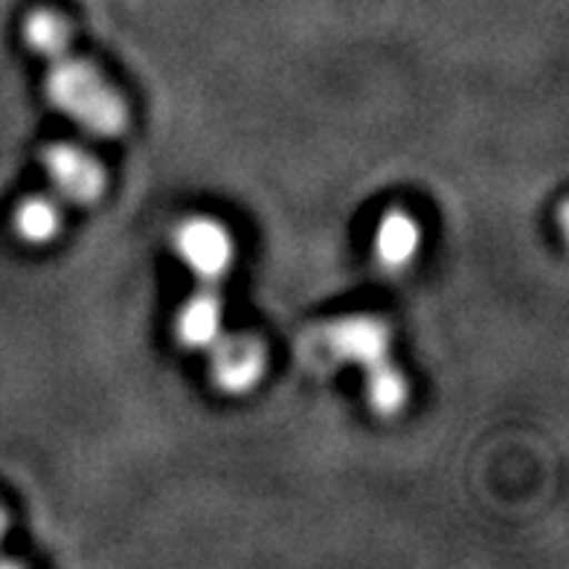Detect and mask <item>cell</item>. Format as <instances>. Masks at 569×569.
Listing matches in <instances>:
<instances>
[{"mask_svg":"<svg viewBox=\"0 0 569 569\" xmlns=\"http://www.w3.org/2000/svg\"><path fill=\"white\" fill-rule=\"evenodd\" d=\"M7 532H9V517L7 511H3V506H0V540L7 538Z\"/></svg>","mask_w":569,"mask_h":569,"instance_id":"obj_10","label":"cell"},{"mask_svg":"<svg viewBox=\"0 0 569 569\" xmlns=\"http://www.w3.org/2000/svg\"><path fill=\"white\" fill-rule=\"evenodd\" d=\"M12 224L16 232L23 241L30 244H47L53 241L61 230V210L56 207V201L44 196H32L27 201H21L16 207V216H12Z\"/></svg>","mask_w":569,"mask_h":569,"instance_id":"obj_9","label":"cell"},{"mask_svg":"<svg viewBox=\"0 0 569 569\" xmlns=\"http://www.w3.org/2000/svg\"><path fill=\"white\" fill-rule=\"evenodd\" d=\"M363 396H367V405L375 416L392 419V416H398V412L407 407V401H410V383H407L405 372L387 358L367 369Z\"/></svg>","mask_w":569,"mask_h":569,"instance_id":"obj_8","label":"cell"},{"mask_svg":"<svg viewBox=\"0 0 569 569\" xmlns=\"http://www.w3.org/2000/svg\"><path fill=\"white\" fill-rule=\"evenodd\" d=\"M23 41L47 64L50 106L93 137H117L128 122L126 102L90 61L70 53V30L56 12H32L23 21Z\"/></svg>","mask_w":569,"mask_h":569,"instance_id":"obj_1","label":"cell"},{"mask_svg":"<svg viewBox=\"0 0 569 569\" xmlns=\"http://www.w3.org/2000/svg\"><path fill=\"white\" fill-rule=\"evenodd\" d=\"M41 166L50 187L70 203H93L106 189V172L88 151L70 142H59L41 154Z\"/></svg>","mask_w":569,"mask_h":569,"instance_id":"obj_4","label":"cell"},{"mask_svg":"<svg viewBox=\"0 0 569 569\" xmlns=\"http://www.w3.org/2000/svg\"><path fill=\"white\" fill-rule=\"evenodd\" d=\"M421 248V227L407 210L383 212L375 230V256L387 270H401Z\"/></svg>","mask_w":569,"mask_h":569,"instance_id":"obj_7","label":"cell"},{"mask_svg":"<svg viewBox=\"0 0 569 569\" xmlns=\"http://www.w3.org/2000/svg\"><path fill=\"white\" fill-rule=\"evenodd\" d=\"M322 346L338 363L369 369L390 358V329L378 317H343L322 331Z\"/></svg>","mask_w":569,"mask_h":569,"instance_id":"obj_5","label":"cell"},{"mask_svg":"<svg viewBox=\"0 0 569 569\" xmlns=\"http://www.w3.org/2000/svg\"><path fill=\"white\" fill-rule=\"evenodd\" d=\"M174 253L201 284L216 288L230 273L236 248L227 227L216 218H189L174 232Z\"/></svg>","mask_w":569,"mask_h":569,"instance_id":"obj_2","label":"cell"},{"mask_svg":"<svg viewBox=\"0 0 569 569\" xmlns=\"http://www.w3.org/2000/svg\"><path fill=\"white\" fill-rule=\"evenodd\" d=\"M178 340L187 349H210L224 335V302L212 284H203L183 302L174 320Z\"/></svg>","mask_w":569,"mask_h":569,"instance_id":"obj_6","label":"cell"},{"mask_svg":"<svg viewBox=\"0 0 569 569\" xmlns=\"http://www.w3.org/2000/svg\"><path fill=\"white\" fill-rule=\"evenodd\" d=\"M210 375L212 383L227 396H244L262 381L264 369H268V355L264 346L250 335H230L210 346Z\"/></svg>","mask_w":569,"mask_h":569,"instance_id":"obj_3","label":"cell"}]
</instances>
